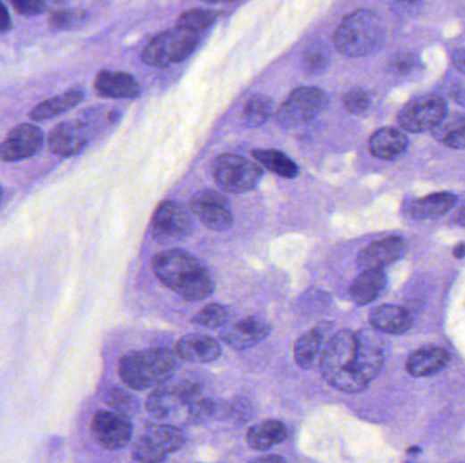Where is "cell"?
<instances>
[{
  "instance_id": "d4e9b609",
  "label": "cell",
  "mask_w": 465,
  "mask_h": 463,
  "mask_svg": "<svg viewBox=\"0 0 465 463\" xmlns=\"http://www.w3.org/2000/svg\"><path fill=\"white\" fill-rule=\"evenodd\" d=\"M457 197L449 192L428 194L422 199L414 200L410 205V215L415 219H437L445 215L456 205Z\"/></svg>"
},
{
  "instance_id": "52a82bcc",
  "label": "cell",
  "mask_w": 465,
  "mask_h": 463,
  "mask_svg": "<svg viewBox=\"0 0 465 463\" xmlns=\"http://www.w3.org/2000/svg\"><path fill=\"white\" fill-rule=\"evenodd\" d=\"M184 443L186 436L178 426L149 424L135 443L132 458L137 462H163L169 455L179 451Z\"/></svg>"
},
{
  "instance_id": "74e56055",
  "label": "cell",
  "mask_w": 465,
  "mask_h": 463,
  "mask_svg": "<svg viewBox=\"0 0 465 463\" xmlns=\"http://www.w3.org/2000/svg\"><path fill=\"white\" fill-rule=\"evenodd\" d=\"M187 410H188L189 420L202 423V421H206L207 418L214 415L215 410H217V405H215L212 398L203 395V397L197 398L196 401L191 402L187 407Z\"/></svg>"
},
{
  "instance_id": "f1b7e54d",
  "label": "cell",
  "mask_w": 465,
  "mask_h": 463,
  "mask_svg": "<svg viewBox=\"0 0 465 463\" xmlns=\"http://www.w3.org/2000/svg\"><path fill=\"white\" fill-rule=\"evenodd\" d=\"M252 157L267 170L283 178L293 179L300 174L297 163L279 150H254Z\"/></svg>"
},
{
  "instance_id": "1f68e13d",
  "label": "cell",
  "mask_w": 465,
  "mask_h": 463,
  "mask_svg": "<svg viewBox=\"0 0 465 463\" xmlns=\"http://www.w3.org/2000/svg\"><path fill=\"white\" fill-rule=\"evenodd\" d=\"M329 62V52L324 45L309 46L303 54V69L309 75L323 74L328 69Z\"/></svg>"
},
{
  "instance_id": "e0dca14e",
  "label": "cell",
  "mask_w": 465,
  "mask_h": 463,
  "mask_svg": "<svg viewBox=\"0 0 465 463\" xmlns=\"http://www.w3.org/2000/svg\"><path fill=\"white\" fill-rule=\"evenodd\" d=\"M407 252V244L400 236H386L371 242L358 256V265L366 268H384L399 261Z\"/></svg>"
},
{
  "instance_id": "7402d4cb",
  "label": "cell",
  "mask_w": 465,
  "mask_h": 463,
  "mask_svg": "<svg viewBox=\"0 0 465 463\" xmlns=\"http://www.w3.org/2000/svg\"><path fill=\"white\" fill-rule=\"evenodd\" d=\"M407 147H409V139L404 132L392 127H386L374 132L369 142V148L374 157L386 161H394L402 157Z\"/></svg>"
},
{
  "instance_id": "60d3db41",
  "label": "cell",
  "mask_w": 465,
  "mask_h": 463,
  "mask_svg": "<svg viewBox=\"0 0 465 463\" xmlns=\"http://www.w3.org/2000/svg\"><path fill=\"white\" fill-rule=\"evenodd\" d=\"M452 60H453L454 67H456L461 74L465 75V49H459V51L454 52Z\"/></svg>"
},
{
  "instance_id": "6da1fadb",
  "label": "cell",
  "mask_w": 465,
  "mask_h": 463,
  "mask_svg": "<svg viewBox=\"0 0 465 463\" xmlns=\"http://www.w3.org/2000/svg\"><path fill=\"white\" fill-rule=\"evenodd\" d=\"M153 272L169 290L184 301L196 302L214 293V280L196 257L181 249H168L155 254Z\"/></svg>"
},
{
  "instance_id": "ab89813d",
  "label": "cell",
  "mask_w": 465,
  "mask_h": 463,
  "mask_svg": "<svg viewBox=\"0 0 465 463\" xmlns=\"http://www.w3.org/2000/svg\"><path fill=\"white\" fill-rule=\"evenodd\" d=\"M10 29H12V18H10L9 10L0 0V33L9 32Z\"/></svg>"
},
{
  "instance_id": "2e32d148",
  "label": "cell",
  "mask_w": 465,
  "mask_h": 463,
  "mask_svg": "<svg viewBox=\"0 0 465 463\" xmlns=\"http://www.w3.org/2000/svg\"><path fill=\"white\" fill-rule=\"evenodd\" d=\"M331 324L319 325L301 335L295 344V360L303 369L320 366L324 351L331 338Z\"/></svg>"
},
{
  "instance_id": "603a6c76",
  "label": "cell",
  "mask_w": 465,
  "mask_h": 463,
  "mask_svg": "<svg viewBox=\"0 0 465 463\" xmlns=\"http://www.w3.org/2000/svg\"><path fill=\"white\" fill-rule=\"evenodd\" d=\"M386 276L383 268H366L352 285V298L360 306L376 301L386 287Z\"/></svg>"
},
{
  "instance_id": "7dc6e473",
  "label": "cell",
  "mask_w": 465,
  "mask_h": 463,
  "mask_svg": "<svg viewBox=\"0 0 465 463\" xmlns=\"http://www.w3.org/2000/svg\"><path fill=\"white\" fill-rule=\"evenodd\" d=\"M203 2H207V4H226V2H233V0H203Z\"/></svg>"
},
{
  "instance_id": "d6986e66",
  "label": "cell",
  "mask_w": 465,
  "mask_h": 463,
  "mask_svg": "<svg viewBox=\"0 0 465 463\" xmlns=\"http://www.w3.org/2000/svg\"><path fill=\"white\" fill-rule=\"evenodd\" d=\"M95 91L101 97L137 98L140 95V85L127 72L104 70L95 78Z\"/></svg>"
},
{
  "instance_id": "4316f807",
  "label": "cell",
  "mask_w": 465,
  "mask_h": 463,
  "mask_svg": "<svg viewBox=\"0 0 465 463\" xmlns=\"http://www.w3.org/2000/svg\"><path fill=\"white\" fill-rule=\"evenodd\" d=\"M434 139L453 150L465 148V116L464 114H451L444 117L438 126L431 129Z\"/></svg>"
},
{
  "instance_id": "4dcf8cb0",
  "label": "cell",
  "mask_w": 465,
  "mask_h": 463,
  "mask_svg": "<svg viewBox=\"0 0 465 463\" xmlns=\"http://www.w3.org/2000/svg\"><path fill=\"white\" fill-rule=\"evenodd\" d=\"M422 62H420L418 54H412V52H399L389 60V70L396 77H415L418 72L422 71Z\"/></svg>"
},
{
  "instance_id": "4fadbf2b",
  "label": "cell",
  "mask_w": 465,
  "mask_h": 463,
  "mask_svg": "<svg viewBox=\"0 0 465 463\" xmlns=\"http://www.w3.org/2000/svg\"><path fill=\"white\" fill-rule=\"evenodd\" d=\"M43 145V131L35 124L23 122L14 127L6 139L0 143V158L6 162L26 160L36 155Z\"/></svg>"
},
{
  "instance_id": "ee69618b",
  "label": "cell",
  "mask_w": 465,
  "mask_h": 463,
  "mask_svg": "<svg viewBox=\"0 0 465 463\" xmlns=\"http://www.w3.org/2000/svg\"><path fill=\"white\" fill-rule=\"evenodd\" d=\"M454 222H456L457 225L464 226L465 227V204L457 211L456 216H454Z\"/></svg>"
},
{
  "instance_id": "ffe728a7",
  "label": "cell",
  "mask_w": 465,
  "mask_h": 463,
  "mask_svg": "<svg viewBox=\"0 0 465 463\" xmlns=\"http://www.w3.org/2000/svg\"><path fill=\"white\" fill-rule=\"evenodd\" d=\"M414 317L405 307L396 304H383L370 314V324L377 332L389 335H403L412 327Z\"/></svg>"
},
{
  "instance_id": "f546056e",
  "label": "cell",
  "mask_w": 465,
  "mask_h": 463,
  "mask_svg": "<svg viewBox=\"0 0 465 463\" xmlns=\"http://www.w3.org/2000/svg\"><path fill=\"white\" fill-rule=\"evenodd\" d=\"M272 101L266 95H252L244 108L243 120L248 128H257L271 117Z\"/></svg>"
},
{
  "instance_id": "83f0119b",
  "label": "cell",
  "mask_w": 465,
  "mask_h": 463,
  "mask_svg": "<svg viewBox=\"0 0 465 463\" xmlns=\"http://www.w3.org/2000/svg\"><path fill=\"white\" fill-rule=\"evenodd\" d=\"M184 407L176 387H158L146 401V409L153 418H168Z\"/></svg>"
},
{
  "instance_id": "836d02e7",
  "label": "cell",
  "mask_w": 465,
  "mask_h": 463,
  "mask_svg": "<svg viewBox=\"0 0 465 463\" xmlns=\"http://www.w3.org/2000/svg\"><path fill=\"white\" fill-rule=\"evenodd\" d=\"M228 307L220 303H212L203 307L202 310L192 318V321L207 329H217V327H223L228 322Z\"/></svg>"
},
{
  "instance_id": "d590c367",
  "label": "cell",
  "mask_w": 465,
  "mask_h": 463,
  "mask_svg": "<svg viewBox=\"0 0 465 463\" xmlns=\"http://www.w3.org/2000/svg\"><path fill=\"white\" fill-rule=\"evenodd\" d=\"M105 401L112 409L123 413V415H134L137 409V401L135 400L134 395L120 387L109 389L106 392Z\"/></svg>"
},
{
  "instance_id": "681fc988",
  "label": "cell",
  "mask_w": 465,
  "mask_h": 463,
  "mask_svg": "<svg viewBox=\"0 0 465 463\" xmlns=\"http://www.w3.org/2000/svg\"><path fill=\"white\" fill-rule=\"evenodd\" d=\"M0 199H2V188H0Z\"/></svg>"
},
{
  "instance_id": "f35d334b",
  "label": "cell",
  "mask_w": 465,
  "mask_h": 463,
  "mask_svg": "<svg viewBox=\"0 0 465 463\" xmlns=\"http://www.w3.org/2000/svg\"><path fill=\"white\" fill-rule=\"evenodd\" d=\"M15 12L26 17L40 14L46 10V0H9Z\"/></svg>"
},
{
  "instance_id": "ac0fdd59",
  "label": "cell",
  "mask_w": 465,
  "mask_h": 463,
  "mask_svg": "<svg viewBox=\"0 0 465 463\" xmlns=\"http://www.w3.org/2000/svg\"><path fill=\"white\" fill-rule=\"evenodd\" d=\"M174 352L178 353L180 360L191 361V363H212L220 358L222 347L210 335L192 333V335H183L179 340L174 347Z\"/></svg>"
},
{
  "instance_id": "7a4b0ae2",
  "label": "cell",
  "mask_w": 465,
  "mask_h": 463,
  "mask_svg": "<svg viewBox=\"0 0 465 463\" xmlns=\"http://www.w3.org/2000/svg\"><path fill=\"white\" fill-rule=\"evenodd\" d=\"M320 371L324 381L340 392L355 394L366 390L369 384L361 373L357 333L345 329L331 335Z\"/></svg>"
},
{
  "instance_id": "d6a6232c",
  "label": "cell",
  "mask_w": 465,
  "mask_h": 463,
  "mask_svg": "<svg viewBox=\"0 0 465 463\" xmlns=\"http://www.w3.org/2000/svg\"><path fill=\"white\" fill-rule=\"evenodd\" d=\"M87 14L83 10L59 9L49 15V25L57 32L74 30L85 22Z\"/></svg>"
},
{
  "instance_id": "44dd1931",
  "label": "cell",
  "mask_w": 465,
  "mask_h": 463,
  "mask_svg": "<svg viewBox=\"0 0 465 463\" xmlns=\"http://www.w3.org/2000/svg\"><path fill=\"white\" fill-rule=\"evenodd\" d=\"M451 361V356L443 348L423 347L410 355L405 368L415 378L430 376L443 371Z\"/></svg>"
},
{
  "instance_id": "9a60e30c",
  "label": "cell",
  "mask_w": 465,
  "mask_h": 463,
  "mask_svg": "<svg viewBox=\"0 0 465 463\" xmlns=\"http://www.w3.org/2000/svg\"><path fill=\"white\" fill-rule=\"evenodd\" d=\"M271 333V325L257 317H248L223 329L220 340L236 351H246L264 342Z\"/></svg>"
},
{
  "instance_id": "c3c4849f",
  "label": "cell",
  "mask_w": 465,
  "mask_h": 463,
  "mask_svg": "<svg viewBox=\"0 0 465 463\" xmlns=\"http://www.w3.org/2000/svg\"><path fill=\"white\" fill-rule=\"evenodd\" d=\"M46 2H51L54 4H66L67 0H46Z\"/></svg>"
},
{
  "instance_id": "8992f818",
  "label": "cell",
  "mask_w": 465,
  "mask_h": 463,
  "mask_svg": "<svg viewBox=\"0 0 465 463\" xmlns=\"http://www.w3.org/2000/svg\"><path fill=\"white\" fill-rule=\"evenodd\" d=\"M212 176L222 191L245 194L256 188L263 170L256 162L235 153H222L212 162Z\"/></svg>"
},
{
  "instance_id": "277c9868",
  "label": "cell",
  "mask_w": 465,
  "mask_h": 463,
  "mask_svg": "<svg viewBox=\"0 0 465 463\" xmlns=\"http://www.w3.org/2000/svg\"><path fill=\"white\" fill-rule=\"evenodd\" d=\"M386 38V25L380 15L370 10H357L337 26L334 45L345 56L366 57L380 51Z\"/></svg>"
},
{
  "instance_id": "8d00e7d4",
  "label": "cell",
  "mask_w": 465,
  "mask_h": 463,
  "mask_svg": "<svg viewBox=\"0 0 465 463\" xmlns=\"http://www.w3.org/2000/svg\"><path fill=\"white\" fill-rule=\"evenodd\" d=\"M343 105L347 109L350 113L360 114L366 113L370 108L371 98L368 91L365 88H352V90L345 93L343 97Z\"/></svg>"
},
{
  "instance_id": "484cf974",
  "label": "cell",
  "mask_w": 465,
  "mask_h": 463,
  "mask_svg": "<svg viewBox=\"0 0 465 463\" xmlns=\"http://www.w3.org/2000/svg\"><path fill=\"white\" fill-rule=\"evenodd\" d=\"M85 93L79 88H71L63 95H54L38 103L30 112V119L35 121H46V120L54 119L59 114L69 112L70 109L75 108L82 103Z\"/></svg>"
},
{
  "instance_id": "30bf717a",
  "label": "cell",
  "mask_w": 465,
  "mask_h": 463,
  "mask_svg": "<svg viewBox=\"0 0 465 463\" xmlns=\"http://www.w3.org/2000/svg\"><path fill=\"white\" fill-rule=\"evenodd\" d=\"M446 101L437 95H422L412 98L403 106L397 122L404 131H431L446 116Z\"/></svg>"
},
{
  "instance_id": "bcb514c9",
  "label": "cell",
  "mask_w": 465,
  "mask_h": 463,
  "mask_svg": "<svg viewBox=\"0 0 465 463\" xmlns=\"http://www.w3.org/2000/svg\"><path fill=\"white\" fill-rule=\"evenodd\" d=\"M453 256L456 257V259L465 257V244H457L453 251Z\"/></svg>"
},
{
  "instance_id": "8fae6325",
  "label": "cell",
  "mask_w": 465,
  "mask_h": 463,
  "mask_svg": "<svg viewBox=\"0 0 465 463\" xmlns=\"http://www.w3.org/2000/svg\"><path fill=\"white\" fill-rule=\"evenodd\" d=\"M189 210L212 231L228 230L235 220L228 200L220 192L212 189H204L194 194L189 202Z\"/></svg>"
},
{
  "instance_id": "ba28073f",
  "label": "cell",
  "mask_w": 465,
  "mask_h": 463,
  "mask_svg": "<svg viewBox=\"0 0 465 463\" xmlns=\"http://www.w3.org/2000/svg\"><path fill=\"white\" fill-rule=\"evenodd\" d=\"M328 105V95L320 87L303 86L290 93L277 112V122L282 128H295L319 116Z\"/></svg>"
},
{
  "instance_id": "5bb4252c",
  "label": "cell",
  "mask_w": 465,
  "mask_h": 463,
  "mask_svg": "<svg viewBox=\"0 0 465 463\" xmlns=\"http://www.w3.org/2000/svg\"><path fill=\"white\" fill-rule=\"evenodd\" d=\"M90 139V128L78 120L57 124L48 136L49 150L59 157H72L85 148Z\"/></svg>"
},
{
  "instance_id": "e575fe53",
  "label": "cell",
  "mask_w": 465,
  "mask_h": 463,
  "mask_svg": "<svg viewBox=\"0 0 465 463\" xmlns=\"http://www.w3.org/2000/svg\"><path fill=\"white\" fill-rule=\"evenodd\" d=\"M218 15L220 14L212 10H191V12H183L179 17L178 25L202 33L217 21Z\"/></svg>"
},
{
  "instance_id": "f6af8a7d",
  "label": "cell",
  "mask_w": 465,
  "mask_h": 463,
  "mask_svg": "<svg viewBox=\"0 0 465 463\" xmlns=\"http://www.w3.org/2000/svg\"><path fill=\"white\" fill-rule=\"evenodd\" d=\"M256 462H285L282 457L278 455H267V457L257 458Z\"/></svg>"
},
{
  "instance_id": "5b68a950",
  "label": "cell",
  "mask_w": 465,
  "mask_h": 463,
  "mask_svg": "<svg viewBox=\"0 0 465 463\" xmlns=\"http://www.w3.org/2000/svg\"><path fill=\"white\" fill-rule=\"evenodd\" d=\"M199 41V32L178 25L155 36L143 51L142 60L149 66L158 69L178 64L196 49Z\"/></svg>"
},
{
  "instance_id": "9c48e42d",
  "label": "cell",
  "mask_w": 465,
  "mask_h": 463,
  "mask_svg": "<svg viewBox=\"0 0 465 463\" xmlns=\"http://www.w3.org/2000/svg\"><path fill=\"white\" fill-rule=\"evenodd\" d=\"M153 238L161 244H178L188 238L194 231L191 213L176 202H163L153 215Z\"/></svg>"
},
{
  "instance_id": "7bdbcfd3",
  "label": "cell",
  "mask_w": 465,
  "mask_h": 463,
  "mask_svg": "<svg viewBox=\"0 0 465 463\" xmlns=\"http://www.w3.org/2000/svg\"><path fill=\"white\" fill-rule=\"evenodd\" d=\"M453 98L459 105H461L462 108H465V88H457V90L453 91Z\"/></svg>"
},
{
  "instance_id": "7c38bea8",
  "label": "cell",
  "mask_w": 465,
  "mask_h": 463,
  "mask_svg": "<svg viewBox=\"0 0 465 463\" xmlns=\"http://www.w3.org/2000/svg\"><path fill=\"white\" fill-rule=\"evenodd\" d=\"M132 424L129 416L120 412L100 410L95 413L92 421V432L95 442L103 449H124L131 442Z\"/></svg>"
},
{
  "instance_id": "b9f144b4",
  "label": "cell",
  "mask_w": 465,
  "mask_h": 463,
  "mask_svg": "<svg viewBox=\"0 0 465 463\" xmlns=\"http://www.w3.org/2000/svg\"><path fill=\"white\" fill-rule=\"evenodd\" d=\"M423 0H394V4L403 10H414L415 7L419 6Z\"/></svg>"
},
{
  "instance_id": "3957f363",
  "label": "cell",
  "mask_w": 465,
  "mask_h": 463,
  "mask_svg": "<svg viewBox=\"0 0 465 463\" xmlns=\"http://www.w3.org/2000/svg\"><path fill=\"white\" fill-rule=\"evenodd\" d=\"M179 360L178 353L166 347L132 351L119 361V376L132 390L161 386L176 374Z\"/></svg>"
},
{
  "instance_id": "cb8c5ba5",
  "label": "cell",
  "mask_w": 465,
  "mask_h": 463,
  "mask_svg": "<svg viewBox=\"0 0 465 463\" xmlns=\"http://www.w3.org/2000/svg\"><path fill=\"white\" fill-rule=\"evenodd\" d=\"M287 426L279 420H267L249 428L246 441L256 451H269L287 439Z\"/></svg>"
}]
</instances>
